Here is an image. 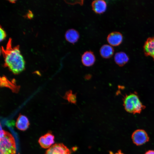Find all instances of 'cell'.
Instances as JSON below:
<instances>
[{"mask_svg":"<svg viewBox=\"0 0 154 154\" xmlns=\"http://www.w3.org/2000/svg\"><path fill=\"white\" fill-rule=\"evenodd\" d=\"M96 61V58L94 53L91 51H86L81 57V61L83 65L89 67L93 65Z\"/></svg>","mask_w":154,"mask_h":154,"instance_id":"ba28073f","label":"cell"},{"mask_svg":"<svg viewBox=\"0 0 154 154\" xmlns=\"http://www.w3.org/2000/svg\"><path fill=\"white\" fill-rule=\"evenodd\" d=\"M131 138L133 143L137 146L142 145L149 140L147 133L142 129L135 131L132 135Z\"/></svg>","mask_w":154,"mask_h":154,"instance_id":"277c9868","label":"cell"},{"mask_svg":"<svg viewBox=\"0 0 154 154\" xmlns=\"http://www.w3.org/2000/svg\"><path fill=\"white\" fill-rule=\"evenodd\" d=\"M0 79L1 86L8 87L14 92H16L18 91L19 87L16 85L14 80L10 81L5 76L1 77Z\"/></svg>","mask_w":154,"mask_h":154,"instance_id":"4fadbf2b","label":"cell"},{"mask_svg":"<svg viewBox=\"0 0 154 154\" xmlns=\"http://www.w3.org/2000/svg\"><path fill=\"white\" fill-rule=\"evenodd\" d=\"M2 53L4 58V66L8 68L15 74H18L25 68V62L21 53L19 46L13 47L11 39L10 38L5 49L1 48Z\"/></svg>","mask_w":154,"mask_h":154,"instance_id":"6da1fadb","label":"cell"},{"mask_svg":"<svg viewBox=\"0 0 154 154\" xmlns=\"http://www.w3.org/2000/svg\"><path fill=\"white\" fill-rule=\"evenodd\" d=\"M33 17V14L32 13L31 11H29L27 13V17L29 18H31Z\"/></svg>","mask_w":154,"mask_h":154,"instance_id":"d6986e66","label":"cell"},{"mask_svg":"<svg viewBox=\"0 0 154 154\" xmlns=\"http://www.w3.org/2000/svg\"><path fill=\"white\" fill-rule=\"evenodd\" d=\"M0 41L1 42L5 38V37H6V35L5 32L3 29L1 27H0Z\"/></svg>","mask_w":154,"mask_h":154,"instance_id":"e0dca14e","label":"cell"},{"mask_svg":"<svg viewBox=\"0 0 154 154\" xmlns=\"http://www.w3.org/2000/svg\"><path fill=\"white\" fill-rule=\"evenodd\" d=\"M123 101L125 110L133 114L140 113L145 108L140 101L137 94L135 93L126 94L123 96Z\"/></svg>","mask_w":154,"mask_h":154,"instance_id":"7a4b0ae2","label":"cell"},{"mask_svg":"<svg viewBox=\"0 0 154 154\" xmlns=\"http://www.w3.org/2000/svg\"><path fill=\"white\" fill-rule=\"evenodd\" d=\"M143 50L146 56H151L154 60V37L147 38L144 45Z\"/></svg>","mask_w":154,"mask_h":154,"instance_id":"30bf717a","label":"cell"},{"mask_svg":"<svg viewBox=\"0 0 154 154\" xmlns=\"http://www.w3.org/2000/svg\"><path fill=\"white\" fill-rule=\"evenodd\" d=\"M114 59L117 64L120 66H122L128 62L129 58L124 52H120L115 54Z\"/></svg>","mask_w":154,"mask_h":154,"instance_id":"5bb4252c","label":"cell"},{"mask_svg":"<svg viewBox=\"0 0 154 154\" xmlns=\"http://www.w3.org/2000/svg\"><path fill=\"white\" fill-rule=\"evenodd\" d=\"M110 154H124L123 153L121 150H118L117 152L114 153L112 151H110L109 153Z\"/></svg>","mask_w":154,"mask_h":154,"instance_id":"ac0fdd59","label":"cell"},{"mask_svg":"<svg viewBox=\"0 0 154 154\" xmlns=\"http://www.w3.org/2000/svg\"><path fill=\"white\" fill-rule=\"evenodd\" d=\"M63 98L71 104H76L77 102L76 94H73L72 90L66 92Z\"/></svg>","mask_w":154,"mask_h":154,"instance_id":"2e32d148","label":"cell"},{"mask_svg":"<svg viewBox=\"0 0 154 154\" xmlns=\"http://www.w3.org/2000/svg\"><path fill=\"white\" fill-rule=\"evenodd\" d=\"M54 135L50 132H48L41 136L38 142L41 147L44 149L49 148L54 142Z\"/></svg>","mask_w":154,"mask_h":154,"instance_id":"8992f818","label":"cell"},{"mask_svg":"<svg viewBox=\"0 0 154 154\" xmlns=\"http://www.w3.org/2000/svg\"><path fill=\"white\" fill-rule=\"evenodd\" d=\"M123 39L122 34L118 32H113L108 36L107 39L110 45L117 46L122 42Z\"/></svg>","mask_w":154,"mask_h":154,"instance_id":"52a82bcc","label":"cell"},{"mask_svg":"<svg viewBox=\"0 0 154 154\" xmlns=\"http://www.w3.org/2000/svg\"><path fill=\"white\" fill-rule=\"evenodd\" d=\"M45 154H71L69 149L62 143L52 145L46 151Z\"/></svg>","mask_w":154,"mask_h":154,"instance_id":"5b68a950","label":"cell"},{"mask_svg":"<svg viewBox=\"0 0 154 154\" xmlns=\"http://www.w3.org/2000/svg\"><path fill=\"white\" fill-rule=\"evenodd\" d=\"M29 124L28 119L26 116L21 114L19 115L16 123V127L18 129L25 131L29 128Z\"/></svg>","mask_w":154,"mask_h":154,"instance_id":"8fae6325","label":"cell"},{"mask_svg":"<svg viewBox=\"0 0 154 154\" xmlns=\"http://www.w3.org/2000/svg\"><path fill=\"white\" fill-rule=\"evenodd\" d=\"M16 145L14 137L8 131L1 130L0 154H15Z\"/></svg>","mask_w":154,"mask_h":154,"instance_id":"3957f363","label":"cell"},{"mask_svg":"<svg viewBox=\"0 0 154 154\" xmlns=\"http://www.w3.org/2000/svg\"><path fill=\"white\" fill-rule=\"evenodd\" d=\"M65 37L67 41L70 43L74 44L78 40L80 35L77 30L71 29L68 30L66 32Z\"/></svg>","mask_w":154,"mask_h":154,"instance_id":"7c38bea8","label":"cell"},{"mask_svg":"<svg viewBox=\"0 0 154 154\" xmlns=\"http://www.w3.org/2000/svg\"><path fill=\"white\" fill-rule=\"evenodd\" d=\"M93 11L96 13L101 14L106 10L107 4L106 2L102 0H96L92 1L91 3Z\"/></svg>","mask_w":154,"mask_h":154,"instance_id":"9c48e42d","label":"cell"},{"mask_svg":"<svg viewBox=\"0 0 154 154\" xmlns=\"http://www.w3.org/2000/svg\"><path fill=\"white\" fill-rule=\"evenodd\" d=\"M144 154H154V150H149L148 151Z\"/></svg>","mask_w":154,"mask_h":154,"instance_id":"ffe728a7","label":"cell"},{"mask_svg":"<svg viewBox=\"0 0 154 154\" xmlns=\"http://www.w3.org/2000/svg\"><path fill=\"white\" fill-rule=\"evenodd\" d=\"M114 50L110 45L105 44L102 45L100 50V53L101 56L104 58H109L113 55Z\"/></svg>","mask_w":154,"mask_h":154,"instance_id":"9a60e30c","label":"cell"}]
</instances>
